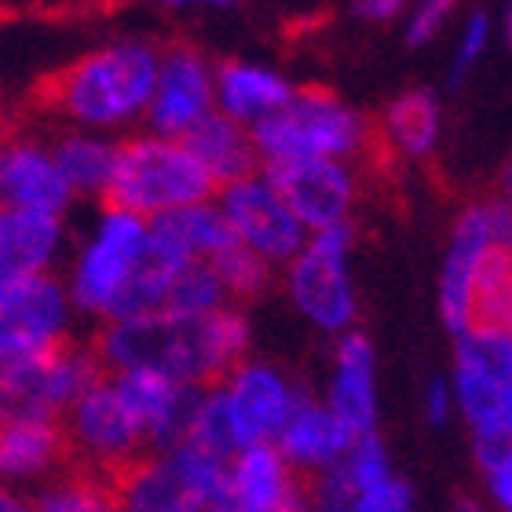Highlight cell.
<instances>
[{
    "mask_svg": "<svg viewBox=\"0 0 512 512\" xmlns=\"http://www.w3.org/2000/svg\"><path fill=\"white\" fill-rule=\"evenodd\" d=\"M92 348L107 374L154 370L183 384H216L249 355L253 330L242 304H224L198 319L147 311L128 319H107Z\"/></svg>",
    "mask_w": 512,
    "mask_h": 512,
    "instance_id": "obj_1",
    "label": "cell"
},
{
    "mask_svg": "<svg viewBox=\"0 0 512 512\" xmlns=\"http://www.w3.org/2000/svg\"><path fill=\"white\" fill-rule=\"evenodd\" d=\"M161 48L150 41H114L41 77L30 107L74 128L114 132L143 121L158 77Z\"/></svg>",
    "mask_w": 512,
    "mask_h": 512,
    "instance_id": "obj_2",
    "label": "cell"
},
{
    "mask_svg": "<svg viewBox=\"0 0 512 512\" xmlns=\"http://www.w3.org/2000/svg\"><path fill=\"white\" fill-rule=\"evenodd\" d=\"M260 165L282 158L363 161L377 147V125L330 88H297L282 110L253 125Z\"/></svg>",
    "mask_w": 512,
    "mask_h": 512,
    "instance_id": "obj_3",
    "label": "cell"
},
{
    "mask_svg": "<svg viewBox=\"0 0 512 512\" xmlns=\"http://www.w3.org/2000/svg\"><path fill=\"white\" fill-rule=\"evenodd\" d=\"M213 194V176L202 169L194 150L180 136H161L147 128L118 143V161H114V176L107 183L103 205H118V209L154 220L183 205L205 202Z\"/></svg>",
    "mask_w": 512,
    "mask_h": 512,
    "instance_id": "obj_4",
    "label": "cell"
},
{
    "mask_svg": "<svg viewBox=\"0 0 512 512\" xmlns=\"http://www.w3.org/2000/svg\"><path fill=\"white\" fill-rule=\"evenodd\" d=\"M355 220L308 231V242L278 267L289 304L308 326L341 337L359 322V293L352 278Z\"/></svg>",
    "mask_w": 512,
    "mask_h": 512,
    "instance_id": "obj_5",
    "label": "cell"
},
{
    "mask_svg": "<svg viewBox=\"0 0 512 512\" xmlns=\"http://www.w3.org/2000/svg\"><path fill=\"white\" fill-rule=\"evenodd\" d=\"M107 374L92 344L59 341L37 355L0 366V421L4 417H52L74 406V399Z\"/></svg>",
    "mask_w": 512,
    "mask_h": 512,
    "instance_id": "obj_6",
    "label": "cell"
},
{
    "mask_svg": "<svg viewBox=\"0 0 512 512\" xmlns=\"http://www.w3.org/2000/svg\"><path fill=\"white\" fill-rule=\"evenodd\" d=\"M150 238V220L139 213H128L118 205H103L96 231L85 242V249L77 253L66 293L70 304L85 315L107 319L114 300L121 297L125 282L139 267L143 253H147Z\"/></svg>",
    "mask_w": 512,
    "mask_h": 512,
    "instance_id": "obj_7",
    "label": "cell"
},
{
    "mask_svg": "<svg viewBox=\"0 0 512 512\" xmlns=\"http://www.w3.org/2000/svg\"><path fill=\"white\" fill-rule=\"evenodd\" d=\"M63 432L70 447V465L99 472L110 483L132 461L150 454L147 436L118 395L110 374H103L77 395L74 406L63 414Z\"/></svg>",
    "mask_w": 512,
    "mask_h": 512,
    "instance_id": "obj_8",
    "label": "cell"
},
{
    "mask_svg": "<svg viewBox=\"0 0 512 512\" xmlns=\"http://www.w3.org/2000/svg\"><path fill=\"white\" fill-rule=\"evenodd\" d=\"M512 384V341L502 326H469L458 333L450 388L472 439L512 436L505 425V392Z\"/></svg>",
    "mask_w": 512,
    "mask_h": 512,
    "instance_id": "obj_9",
    "label": "cell"
},
{
    "mask_svg": "<svg viewBox=\"0 0 512 512\" xmlns=\"http://www.w3.org/2000/svg\"><path fill=\"white\" fill-rule=\"evenodd\" d=\"M308 502L326 512H410L417 498L414 487L392 469L381 436L363 432L333 469L311 476Z\"/></svg>",
    "mask_w": 512,
    "mask_h": 512,
    "instance_id": "obj_10",
    "label": "cell"
},
{
    "mask_svg": "<svg viewBox=\"0 0 512 512\" xmlns=\"http://www.w3.org/2000/svg\"><path fill=\"white\" fill-rule=\"evenodd\" d=\"M216 205L224 213L235 242L260 253L275 267H282L289 256L308 242V227L300 224L289 202L278 194V187L267 180L264 169H253L231 183L216 187Z\"/></svg>",
    "mask_w": 512,
    "mask_h": 512,
    "instance_id": "obj_11",
    "label": "cell"
},
{
    "mask_svg": "<svg viewBox=\"0 0 512 512\" xmlns=\"http://www.w3.org/2000/svg\"><path fill=\"white\" fill-rule=\"evenodd\" d=\"M70 293L52 271L4 278L0 282V366L37 355L66 341L70 326Z\"/></svg>",
    "mask_w": 512,
    "mask_h": 512,
    "instance_id": "obj_12",
    "label": "cell"
},
{
    "mask_svg": "<svg viewBox=\"0 0 512 512\" xmlns=\"http://www.w3.org/2000/svg\"><path fill=\"white\" fill-rule=\"evenodd\" d=\"M260 169L289 202L308 231L355 220L363 202V172L359 161L344 158H282L264 161Z\"/></svg>",
    "mask_w": 512,
    "mask_h": 512,
    "instance_id": "obj_13",
    "label": "cell"
},
{
    "mask_svg": "<svg viewBox=\"0 0 512 512\" xmlns=\"http://www.w3.org/2000/svg\"><path fill=\"white\" fill-rule=\"evenodd\" d=\"M216 388H220L224 410L231 417V432H235L238 447L275 443V436L282 432L289 414L308 395L300 388V381H293V374H286L275 363L253 359V355H246L242 363L231 366L216 381Z\"/></svg>",
    "mask_w": 512,
    "mask_h": 512,
    "instance_id": "obj_14",
    "label": "cell"
},
{
    "mask_svg": "<svg viewBox=\"0 0 512 512\" xmlns=\"http://www.w3.org/2000/svg\"><path fill=\"white\" fill-rule=\"evenodd\" d=\"M74 191L55 165L52 143L33 125L0 121V205L63 216Z\"/></svg>",
    "mask_w": 512,
    "mask_h": 512,
    "instance_id": "obj_15",
    "label": "cell"
},
{
    "mask_svg": "<svg viewBox=\"0 0 512 512\" xmlns=\"http://www.w3.org/2000/svg\"><path fill=\"white\" fill-rule=\"evenodd\" d=\"M216 110V63L194 44H169L161 48L158 77L147 103L150 132L161 136H187L205 114Z\"/></svg>",
    "mask_w": 512,
    "mask_h": 512,
    "instance_id": "obj_16",
    "label": "cell"
},
{
    "mask_svg": "<svg viewBox=\"0 0 512 512\" xmlns=\"http://www.w3.org/2000/svg\"><path fill=\"white\" fill-rule=\"evenodd\" d=\"M494 249H502V242L494 231L491 198H480L465 205L450 227V246L443 256V275H439V315L454 337L472 326V282Z\"/></svg>",
    "mask_w": 512,
    "mask_h": 512,
    "instance_id": "obj_17",
    "label": "cell"
},
{
    "mask_svg": "<svg viewBox=\"0 0 512 512\" xmlns=\"http://www.w3.org/2000/svg\"><path fill=\"white\" fill-rule=\"evenodd\" d=\"M308 502V480L275 443H249L227 458V512H297Z\"/></svg>",
    "mask_w": 512,
    "mask_h": 512,
    "instance_id": "obj_18",
    "label": "cell"
},
{
    "mask_svg": "<svg viewBox=\"0 0 512 512\" xmlns=\"http://www.w3.org/2000/svg\"><path fill=\"white\" fill-rule=\"evenodd\" d=\"M110 381L139 421L150 450L176 447L180 439H187L194 403H198L205 384L172 381V377L154 374V370H118V374H110Z\"/></svg>",
    "mask_w": 512,
    "mask_h": 512,
    "instance_id": "obj_19",
    "label": "cell"
},
{
    "mask_svg": "<svg viewBox=\"0 0 512 512\" xmlns=\"http://www.w3.org/2000/svg\"><path fill=\"white\" fill-rule=\"evenodd\" d=\"M326 403L333 414L352 428L355 436L377 432V414H381V399H377V359L374 344L366 333L344 330L333 337V366L330 384H326Z\"/></svg>",
    "mask_w": 512,
    "mask_h": 512,
    "instance_id": "obj_20",
    "label": "cell"
},
{
    "mask_svg": "<svg viewBox=\"0 0 512 512\" xmlns=\"http://www.w3.org/2000/svg\"><path fill=\"white\" fill-rule=\"evenodd\" d=\"M352 443H355L352 428L333 414V406L326 403V399H311V395L300 399V406L289 414V421L275 436V447L282 450V458H286L304 480L333 469V465L348 454Z\"/></svg>",
    "mask_w": 512,
    "mask_h": 512,
    "instance_id": "obj_21",
    "label": "cell"
},
{
    "mask_svg": "<svg viewBox=\"0 0 512 512\" xmlns=\"http://www.w3.org/2000/svg\"><path fill=\"white\" fill-rule=\"evenodd\" d=\"M293 92L297 85L286 74H278L275 66L253 59L216 63V110L249 128L286 107Z\"/></svg>",
    "mask_w": 512,
    "mask_h": 512,
    "instance_id": "obj_22",
    "label": "cell"
},
{
    "mask_svg": "<svg viewBox=\"0 0 512 512\" xmlns=\"http://www.w3.org/2000/svg\"><path fill=\"white\" fill-rule=\"evenodd\" d=\"M150 249L161 253L172 264H191V260H213L220 249L235 242L231 227H227L216 194L205 202L183 205L172 213H161L150 220Z\"/></svg>",
    "mask_w": 512,
    "mask_h": 512,
    "instance_id": "obj_23",
    "label": "cell"
},
{
    "mask_svg": "<svg viewBox=\"0 0 512 512\" xmlns=\"http://www.w3.org/2000/svg\"><path fill=\"white\" fill-rule=\"evenodd\" d=\"M183 143L194 150V158L202 161V169L213 176L216 187L260 169V150H256L253 128L235 118H227L220 110L205 114V118L183 136Z\"/></svg>",
    "mask_w": 512,
    "mask_h": 512,
    "instance_id": "obj_24",
    "label": "cell"
},
{
    "mask_svg": "<svg viewBox=\"0 0 512 512\" xmlns=\"http://www.w3.org/2000/svg\"><path fill=\"white\" fill-rule=\"evenodd\" d=\"M439 132H443V107L439 99L425 88L395 96L381 114L377 125V143L399 154L406 161H421L439 147Z\"/></svg>",
    "mask_w": 512,
    "mask_h": 512,
    "instance_id": "obj_25",
    "label": "cell"
},
{
    "mask_svg": "<svg viewBox=\"0 0 512 512\" xmlns=\"http://www.w3.org/2000/svg\"><path fill=\"white\" fill-rule=\"evenodd\" d=\"M48 143H52L55 165L66 176L74 198L77 194H85V198H103L107 194L114 161H118V143L114 139H107L96 128H66V132H55Z\"/></svg>",
    "mask_w": 512,
    "mask_h": 512,
    "instance_id": "obj_26",
    "label": "cell"
},
{
    "mask_svg": "<svg viewBox=\"0 0 512 512\" xmlns=\"http://www.w3.org/2000/svg\"><path fill=\"white\" fill-rule=\"evenodd\" d=\"M213 267L231 304H249V300L267 297L278 282V267L264 260L260 253L246 249L242 242H231L227 249L213 256Z\"/></svg>",
    "mask_w": 512,
    "mask_h": 512,
    "instance_id": "obj_27",
    "label": "cell"
},
{
    "mask_svg": "<svg viewBox=\"0 0 512 512\" xmlns=\"http://www.w3.org/2000/svg\"><path fill=\"white\" fill-rule=\"evenodd\" d=\"M231 304L224 293V282L216 275L213 260H191L183 264L176 275H172L169 297H165V308L172 315H187V319H198V315H209V311Z\"/></svg>",
    "mask_w": 512,
    "mask_h": 512,
    "instance_id": "obj_28",
    "label": "cell"
},
{
    "mask_svg": "<svg viewBox=\"0 0 512 512\" xmlns=\"http://www.w3.org/2000/svg\"><path fill=\"white\" fill-rule=\"evenodd\" d=\"M512 315V253L494 249L472 282V326H505Z\"/></svg>",
    "mask_w": 512,
    "mask_h": 512,
    "instance_id": "obj_29",
    "label": "cell"
},
{
    "mask_svg": "<svg viewBox=\"0 0 512 512\" xmlns=\"http://www.w3.org/2000/svg\"><path fill=\"white\" fill-rule=\"evenodd\" d=\"M487 44H491V19L483 15V11H472L465 26H461V37H458V48H454V66H450V85H461L469 70L483 59L487 52Z\"/></svg>",
    "mask_w": 512,
    "mask_h": 512,
    "instance_id": "obj_30",
    "label": "cell"
},
{
    "mask_svg": "<svg viewBox=\"0 0 512 512\" xmlns=\"http://www.w3.org/2000/svg\"><path fill=\"white\" fill-rule=\"evenodd\" d=\"M454 15V0H417L410 15H406V44L410 48H421L432 37L443 33V26Z\"/></svg>",
    "mask_w": 512,
    "mask_h": 512,
    "instance_id": "obj_31",
    "label": "cell"
},
{
    "mask_svg": "<svg viewBox=\"0 0 512 512\" xmlns=\"http://www.w3.org/2000/svg\"><path fill=\"white\" fill-rule=\"evenodd\" d=\"M483 472V487H487V498H491L498 509L512 512V447L505 450L502 458L491 461Z\"/></svg>",
    "mask_w": 512,
    "mask_h": 512,
    "instance_id": "obj_32",
    "label": "cell"
},
{
    "mask_svg": "<svg viewBox=\"0 0 512 512\" xmlns=\"http://www.w3.org/2000/svg\"><path fill=\"white\" fill-rule=\"evenodd\" d=\"M458 414V403H454V388L450 381H432L425 388V417L436 428H443L450 417Z\"/></svg>",
    "mask_w": 512,
    "mask_h": 512,
    "instance_id": "obj_33",
    "label": "cell"
},
{
    "mask_svg": "<svg viewBox=\"0 0 512 512\" xmlns=\"http://www.w3.org/2000/svg\"><path fill=\"white\" fill-rule=\"evenodd\" d=\"M410 8V0H355V15L363 22H392Z\"/></svg>",
    "mask_w": 512,
    "mask_h": 512,
    "instance_id": "obj_34",
    "label": "cell"
},
{
    "mask_svg": "<svg viewBox=\"0 0 512 512\" xmlns=\"http://www.w3.org/2000/svg\"><path fill=\"white\" fill-rule=\"evenodd\" d=\"M165 8H238L242 0H161Z\"/></svg>",
    "mask_w": 512,
    "mask_h": 512,
    "instance_id": "obj_35",
    "label": "cell"
},
{
    "mask_svg": "<svg viewBox=\"0 0 512 512\" xmlns=\"http://www.w3.org/2000/svg\"><path fill=\"white\" fill-rule=\"evenodd\" d=\"M22 498L19 494H11V491H4V487H0V512H19L22 509Z\"/></svg>",
    "mask_w": 512,
    "mask_h": 512,
    "instance_id": "obj_36",
    "label": "cell"
},
{
    "mask_svg": "<svg viewBox=\"0 0 512 512\" xmlns=\"http://www.w3.org/2000/svg\"><path fill=\"white\" fill-rule=\"evenodd\" d=\"M498 194H505L512 202V161L505 165V172H502V183H498Z\"/></svg>",
    "mask_w": 512,
    "mask_h": 512,
    "instance_id": "obj_37",
    "label": "cell"
},
{
    "mask_svg": "<svg viewBox=\"0 0 512 512\" xmlns=\"http://www.w3.org/2000/svg\"><path fill=\"white\" fill-rule=\"evenodd\" d=\"M502 33H505V41L512 44V0H505V11H502Z\"/></svg>",
    "mask_w": 512,
    "mask_h": 512,
    "instance_id": "obj_38",
    "label": "cell"
},
{
    "mask_svg": "<svg viewBox=\"0 0 512 512\" xmlns=\"http://www.w3.org/2000/svg\"><path fill=\"white\" fill-rule=\"evenodd\" d=\"M502 410H505V425L512 428V384H509V392H505V406H502Z\"/></svg>",
    "mask_w": 512,
    "mask_h": 512,
    "instance_id": "obj_39",
    "label": "cell"
},
{
    "mask_svg": "<svg viewBox=\"0 0 512 512\" xmlns=\"http://www.w3.org/2000/svg\"><path fill=\"white\" fill-rule=\"evenodd\" d=\"M502 330L509 333V341H512V315H509V319H505V326H502Z\"/></svg>",
    "mask_w": 512,
    "mask_h": 512,
    "instance_id": "obj_40",
    "label": "cell"
}]
</instances>
